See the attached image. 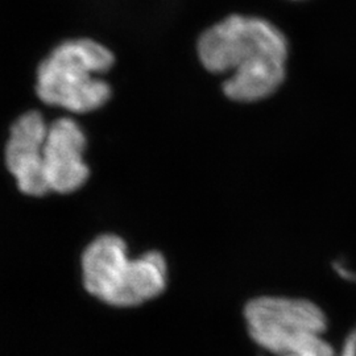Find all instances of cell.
<instances>
[{
  "mask_svg": "<svg viewBox=\"0 0 356 356\" xmlns=\"http://www.w3.org/2000/svg\"><path fill=\"white\" fill-rule=\"evenodd\" d=\"M197 48L209 72H231L223 92L236 102L266 99L286 76L288 41L277 26L261 17L231 15L206 29Z\"/></svg>",
  "mask_w": 356,
  "mask_h": 356,
  "instance_id": "6da1fadb",
  "label": "cell"
},
{
  "mask_svg": "<svg viewBox=\"0 0 356 356\" xmlns=\"http://www.w3.org/2000/svg\"><path fill=\"white\" fill-rule=\"evenodd\" d=\"M82 276L86 291L108 305L138 306L166 288V261L156 251L131 260L127 245L116 235H102L85 250Z\"/></svg>",
  "mask_w": 356,
  "mask_h": 356,
  "instance_id": "7a4b0ae2",
  "label": "cell"
},
{
  "mask_svg": "<svg viewBox=\"0 0 356 356\" xmlns=\"http://www.w3.org/2000/svg\"><path fill=\"white\" fill-rule=\"evenodd\" d=\"M114 61L111 51L91 38L65 41L38 66V98L76 114L94 111L111 97L110 85L99 74Z\"/></svg>",
  "mask_w": 356,
  "mask_h": 356,
  "instance_id": "3957f363",
  "label": "cell"
},
{
  "mask_svg": "<svg viewBox=\"0 0 356 356\" xmlns=\"http://www.w3.org/2000/svg\"><path fill=\"white\" fill-rule=\"evenodd\" d=\"M247 329L266 351L276 356H335L323 339L325 313L305 298L259 297L244 307Z\"/></svg>",
  "mask_w": 356,
  "mask_h": 356,
  "instance_id": "277c9868",
  "label": "cell"
},
{
  "mask_svg": "<svg viewBox=\"0 0 356 356\" xmlns=\"http://www.w3.org/2000/svg\"><path fill=\"white\" fill-rule=\"evenodd\" d=\"M48 126L38 111L22 115L13 123L6 147V163L26 195L41 197L49 191L44 169V144Z\"/></svg>",
  "mask_w": 356,
  "mask_h": 356,
  "instance_id": "5b68a950",
  "label": "cell"
},
{
  "mask_svg": "<svg viewBox=\"0 0 356 356\" xmlns=\"http://www.w3.org/2000/svg\"><path fill=\"white\" fill-rule=\"evenodd\" d=\"M85 148V134L73 119L63 118L48 127L44 169L49 191L67 194L86 182L90 170L83 160Z\"/></svg>",
  "mask_w": 356,
  "mask_h": 356,
  "instance_id": "8992f818",
  "label": "cell"
}]
</instances>
